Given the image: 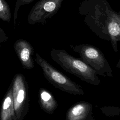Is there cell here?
<instances>
[{"instance_id":"1","label":"cell","mask_w":120,"mask_h":120,"mask_svg":"<svg viewBox=\"0 0 120 120\" xmlns=\"http://www.w3.org/2000/svg\"><path fill=\"white\" fill-rule=\"evenodd\" d=\"M50 55L52 60L64 70L87 83L94 85L100 84L96 71L81 59L73 57L64 50L53 48Z\"/></svg>"},{"instance_id":"2","label":"cell","mask_w":120,"mask_h":120,"mask_svg":"<svg viewBox=\"0 0 120 120\" xmlns=\"http://www.w3.org/2000/svg\"><path fill=\"white\" fill-rule=\"evenodd\" d=\"M34 60L42 68L45 78L54 87L70 94H84V92L81 86L53 67L38 53H36Z\"/></svg>"},{"instance_id":"3","label":"cell","mask_w":120,"mask_h":120,"mask_svg":"<svg viewBox=\"0 0 120 120\" xmlns=\"http://www.w3.org/2000/svg\"><path fill=\"white\" fill-rule=\"evenodd\" d=\"M73 51L77 52L81 60L104 77H112V70L103 52L97 47L89 44L70 45Z\"/></svg>"},{"instance_id":"4","label":"cell","mask_w":120,"mask_h":120,"mask_svg":"<svg viewBox=\"0 0 120 120\" xmlns=\"http://www.w3.org/2000/svg\"><path fill=\"white\" fill-rule=\"evenodd\" d=\"M11 84L16 120H23L29 108L28 83L24 75L18 73L14 76Z\"/></svg>"},{"instance_id":"5","label":"cell","mask_w":120,"mask_h":120,"mask_svg":"<svg viewBox=\"0 0 120 120\" xmlns=\"http://www.w3.org/2000/svg\"><path fill=\"white\" fill-rule=\"evenodd\" d=\"M64 0H39L32 7L28 16V22L45 24L58 11Z\"/></svg>"},{"instance_id":"6","label":"cell","mask_w":120,"mask_h":120,"mask_svg":"<svg viewBox=\"0 0 120 120\" xmlns=\"http://www.w3.org/2000/svg\"><path fill=\"white\" fill-rule=\"evenodd\" d=\"M14 48L23 68L31 69L34 68L32 55L34 50L32 45L27 40L20 39L14 43Z\"/></svg>"},{"instance_id":"7","label":"cell","mask_w":120,"mask_h":120,"mask_svg":"<svg viewBox=\"0 0 120 120\" xmlns=\"http://www.w3.org/2000/svg\"><path fill=\"white\" fill-rule=\"evenodd\" d=\"M107 27L113 50L117 52V43L120 42V16L118 13L110 12L107 18Z\"/></svg>"},{"instance_id":"8","label":"cell","mask_w":120,"mask_h":120,"mask_svg":"<svg viewBox=\"0 0 120 120\" xmlns=\"http://www.w3.org/2000/svg\"><path fill=\"white\" fill-rule=\"evenodd\" d=\"M0 120H16L13 103L11 84L2 102L0 110Z\"/></svg>"},{"instance_id":"9","label":"cell","mask_w":120,"mask_h":120,"mask_svg":"<svg viewBox=\"0 0 120 120\" xmlns=\"http://www.w3.org/2000/svg\"><path fill=\"white\" fill-rule=\"evenodd\" d=\"M92 109L91 105L82 101L72 106L68 111L65 120H85Z\"/></svg>"},{"instance_id":"10","label":"cell","mask_w":120,"mask_h":120,"mask_svg":"<svg viewBox=\"0 0 120 120\" xmlns=\"http://www.w3.org/2000/svg\"><path fill=\"white\" fill-rule=\"evenodd\" d=\"M39 103L41 108L45 112L52 114L58 106V103L50 92L45 89L39 90Z\"/></svg>"},{"instance_id":"11","label":"cell","mask_w":120,"mask_h":120,"mask_svg":"<svg viewBox=\"0 0 120 120\" xmlns=\"http://www.w3.org/2000/svg\"><path fill=\"white\" fill-rule=\"evenodd\" d=\"M11 12L8 4L5 0H0V19L10 22Z\"/></svg>"},{"instance_id":"12","label":"cell","mask_w":120,"mask_h":120,"mask_svg":"<svg viewBox=\"0 0 120 120\" xmlns=\"http://www.w3.org/2000/svg\"><path fill=\"white\" fill-rule=\"evenodd\" d=\"M34 0H16L13 14V22L14 28L16 25V20L18 16V12L20 7L22 5H28L33 2Z\"/></svg>"},{"instance_id":"13","label":"cell","mask_w":120,"mask_h":120,"mask_svg":"<svg viewBox=\"0 0 120 120\" xmlns=\"http://www.w3.org/2000/svg\"><path fill=\"white\" fill-rule=\"evenodd\" d=\"M8 39V37L7 36L4 30L0 28V44L6 42Z\"/></svg>"},{"instance_id":"14","label":"cell","mask_w":120,"mask_h":120,"mask_svg":"<svg viewBox=\"0 0 120 120\" xmlns=\"http://www.w3.org/2000/svg\"><path fill=\"white\" fill-rule=\"evenodd\" d=\"M116 67L120 69V57L119 60H118V62L116 64Z\"/></svg>"},{"instance_id":"15","label":"cell","mask_w":120,"mask_h":120,"mask_svg":"<svg viewBox=\"0 0 120 120\" xmlns=\"http://www.w3.org/2000/svg\"><path fill=\"white\" fill-rule=\"evenodd\" d=\"M118 14L120 16V11L119 12H118Z\"/></svg>"}]
</instances>
